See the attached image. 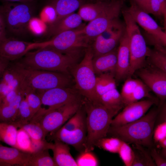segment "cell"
<instances>
[{
  "instance_id": "14",
  "label": "cell",
  "mask_w": 166,
  "mask_h": 166,
  "mask_svg": "<svg viewBox=\"0 0 166 166\" xmlns=\"http://www.w3.org/2000/svg\"><path fill=\"white\" fill-rule=\"evenodd\" d=\"M138 76L160 100L162 104L166 98V72L152 66L139 69Z\"/></svg>"
},
{
  "instance_id": "26",
  "label": "cell",
  "mask_w": 166,
  "mask_h": 166,
  "mask_svg": "<svg viewBox=\"0 0 166 166\" xmlns=\"http://www.w3.org/2000/svg\"><path fill=\"white\" fill-rule=\"evenodd\" d=\"M97 102L117 113L125 106L121 93L116 88L103 94L99 97Z\"/></svg>"
},
{
  "instance_id": "22",
  "label": "cell",
  "mask_w": 166,
  "mask_h": 166,
  "mask_svg": "<svg viewBox=\"0 0 166 166\" xmlns=\"http://www.w3.org/2000/svg\"><path fill=\"white\" fill-rule=\"evenodd\" d=\"M82 20L78 14L74 13L56 19L51 23L50 33L54 36L62 32L77 28L81 25Z\"/></svg>"
},
{
  "instance_id": "43",
  "label": "cell",
  "mask_w": 166,
  "mask_h": 166,
  "mask_svg": "<svg viewBox=\"0 0 166 166\" xmlns=\"http://www.w3.org/2000/svg\"><path fill=\"white\" fill-rule=\"evenodd\" d=\"M43 12L46 17L48 21L51 23L56 19L57 15L53 6L49 2L43 8Z\"/></svg>"
},
{
  "instance_id": "2",
  "label": "cell",
  "mask_w": 166,
  "mask_h": 166,
  "mask_svg": "<svg viewBox=\"0 0 166 166\" xmlns=\"http://www.w3.org/2000/svg\"><path fill=\"white\" fill-rule=\"evenodd\" d=\"M79 54L64 53L49 48H40L28 51L18 61L32 69L70 75L71 70L77 64Z\"/></svg>"
},
{
  "instance_id": "51",
  "label": "cell",
  "mask_w": 166,
  "mask_h": 166,
  "mask_svg": "<svg viewBox=\"0 0 166 166\" xmlns=\"http://www.w3.org/2000/svg\"><path fill=\"white\" fill-rule=\"evenodd\" d=\"M0 166H10L8 164L3 163L0 161Z\"/></svg>"
},
{
  "instance_id": "8",
  "label": "cell",
  "mask_w": 166,
  "mask_h": 166,
  "mask_svg": "<svg viewBox=\"0 0 166 166\" xmlns=\"http://www.w3.org/2000/svg\"><path fill=\"white\" fill-rule=\"evenodd\" d=\"M93 54L91 46L86 48L84 57L71 70L74 88L83 97L96 102V75L92 65Z\"/></svg>"
},
{
  "instance_id": "42",
  "label": "cell",
  "mask_w": 166,
  "mask_h": 166,
  "mask_svg": "<svg viewBox=\"0 0 166 166\" xmlns=\"http://www.w3.org/2000/svg\"><path fill=\"white\" fill-rule=\"evenodd\" d=\"M150 155L156 166H166L165 158L155 148H151Z\"/></svg>"
},
{
  "instance_id": "38",
  "label": "cell",
  "mask_w": 166,
  "mask_h": 166,
  "mask_svg": "<svg viewBox=\"0 0 166 166\" xmlns=\"http://www.w3.org/2000/svg\"><path fill=\"white\" fill-rule=\"evenodd\" d=\"M92 151L80 152L76 160L77 166H97L98 160Z\"/></svg>"
},
{
  "instance_id": "50",
  "label": "cell",
  "mask_w": 166,
  "mask_h": 166,
  "mask_svg": "<svg viewBox=\"0 0 166 166\" xmlns=\"http://www.w3.org/2000/svg\"><path fill=\"white\" fill-rule=\"evenodd\" d=\"M2 3L5 2L26 3L38 1V0H0Z\"/></svg>"
},
{
  "instance_id": "41",
  "label": "cell",
  "mask_w": 166,
  "mask_h": 166,
  "mask_svg": "<svg viewBox=\"0 0 166 166\" xmlns=\"http://www.w3.org/2000/svg\"><path fill=\"white\" fill-rule=\"evenodd\" d=\"M25 94L34 116L42 108V103L41 98L35 91H30Z\"/></svg>"
},
{
  "instance_id": "17",
  "label": "cell",
  "mask_w": 166,
  "mask_h": 166,
  "mask_svg": "<svg viewBox=\"0 0 166 166\" xmlns=\"http://www.w3.org/2000/svg\"><path fill=\"white\" fill-rule=\"evenodd\" d=\"M31 43L7 37L0 42V57L9 62L18 60L29 51Z\"/></svg>"
},
{
  "instance_id": "7",
  "label": "cell",
  "mask_w": 166,
  "mask_h": 166,
  "mask_svg": "<svg viewBox=\"0 0 166 166\" xmlns=\"http://www.w3.org/2000/svg\"><path fill=\"white\" fill-rule=\"evenodd\" d=\"M83 28L62 32L47 41L32 43L30 50L34 49L49 48L64 53H80L83 49L90 46L89 41L84 34Z\"/></svg>"
},
{
  "instance_id": "24",
  "label": "cell",
  "mask_w": 166,
  "mask_h": 166,
  "mask_svg": "<svg viewBox=\"0 0 166 166\" xmlns=\"http://www.w3.org/2000/svg\"><path fill=\"white\" fill-rule=\"evenodd\" d=\"M113 0H102L84 3L79 8L78 14L82 20L90 22L97 17L109 6Z\"/></svg>"
},
{
  "instance_id": "29",
  "label": "cell",
  "mask_w": 166,
  "mask_h": 166,
  "mask_svg": "<svg viewBox=\"0 0 166 166\" xmlns=\"http://www.w3.org/2000/svg\"><path fill=\"white\" fill-rule=\"evenodd\" d=\"M18 128L12 123L0 122V141L15 148Z\"/></svg>"
},
{
  "instance_id": "21",
  "label": "cell",
  "mask_w": 166,
  "mask_h": 166,
  "mask_svg": "<svg viewBox=\"0 0 166 166\" xmlns=\"http://www.w3.org/2000/svg\"><path fill=\"white\" fill-rule=\"evenodd\" d=\"M31 154L15 148L4 146L0 144V161L10 166H27Z\"/></svg>"
},
{
  "instance_id": "44",
  "label": "cell",
  "mask_w": 166,
  "mask_h": 166,
  "mask_svg": "<svg viewBox=\"0 0 166 166\" xmlns=\"http://www.w3.org/2000/svg\"><path fill=\"white\" fill-rule=\"evenodd\" d=\"M21 90L20 86L19 88L10 91L5 97L0 105L10 103L15 98Z\"/></svg>"
},
{
  "instance_id": "31",
  "label": "cell",
  "mask_w": 166,
  "mask_h": 166,
  "mask_svg": "<svg viewBox=\"0 0 166 166\" xmlns=\"http://www.w3.org/2000/svg\"><path fill=\"white\" fill-rule=\"evenodd\" d=\"M27 166H57L49 150H45L31 154Z\"/></svg>"
},
{
  "instance_id": "35",
  "label": "cell",
  "mask_w": 166,
  "mask_h": 166,
  "mask_svg": "<svg viewBox=\"0 0 166 166\" xmlns=\"http://www.w3.org/2000/svg\"><path fill=\"white\" fill-rule=\"evenodd\" d=\"M15 148L24 152L33 153L31 139L27 132L21 128L17 130Z\"/></svg>"
},
{
  "instance_id": "9",
  "label": "cell",
  "mask_w": 166,
  "mask_h": 166,
  "mask_svg": "<svg viewBox=\"0 0 166 166\" xmlns=\"http://www.w3.org/2000/svg\"><path fill=\"white\" fill-rule=\"evenodd\" d=\"M136 22L145 31L146 42L150 45H166V33L149 15L132 1L130 7L126 9Z\"/></svg>"
},
{
  "instance_id": "47",
  "label": "cell",
  "mask_w": 166,
  "mask_h": 166,
  "mask_svg": "<svg viewBox=\"0 0 166 166\" xmlns=\"http://www.w3.org/2000/svg\"><path fill=\"white\" fill-rule=\"evenodd\" d=\"M7 88V84L2 80L0 82V105L5 97L8 93Z\"/></svg>"
},
{
  "instance_id": "52",
  "label": "cell",
  "mask_w": 166,
  "mask_h": 166,
  "mask_svg": "<svg viewBox=\"0 0 166 166\" xmlns=\"http://www.w3.org/2000/svg\"><path fill=\"white\" fill-rule=\"evenodd\" d=\"M2 9V5L0 4V12H1Z\"/></svg>"
},
{
  "instance_id": "45",
  "label": "cell",
  "mask_w": 166,
  "mask_h": 166,
  "mask_svg": "<svg viewBox=\"0 0 166 166\" xmlns=\"http://www.w3.org/2000/svg\"><path fill=\"white\" fill-rule=\"evenodd\" d=\"M7 38L6 27L3 14L0 12V42Z\"/></svg>"
},
{
  "instance_id": "53",
  "label": "cell",
  "mask_w": 166,
  "mask_h": 166,
  "mask_svg": "<svg viewBox=\"0 0 166 166\" xmlns=\"http://www.w3.org/2000/svg\"><path fill=\"white\" fill-rule=\"evenodd\" d=\"M91 1H94V2H97V1H100V0H90Z\"/></svg>"
},
{
  "instance_id": "18",
  "label": "cell",
  "mask_w": 166,
  "mask_h": 166,
  "mask_svg": "<svg viewBox=\"0 0 166 166\" xmlns=\"http://www.w3.org/2000/svg\"><path fill=\"white\" fill-rule=\"evenodd\" d=\"M53 133L54 140H59L71 145L80 152L85 151L87 135L86 120L72 131L66 132L59 128Z\"/></svg>"
},
{
  "instance_id": "27",
  "label": "cell",
  "mask_w": 166,
  "mask_h": 166,
  "mask_svg": "<svg viewBox=\"0 0 166 166\" xmlns=\"http://www.w3.org/2000/svg\"><path fill=\"white\" fill-rule=\"evenodd\" d=\"M116 88V79L113 73L109 72L96 76L95 102H97L99 97L103 94Z\"/></svg>"
},
{
  "instance_id": "4",
  "label": "cell",
  "mask_w": 166,
  "mask_h": 166,
  "mask_svg": "<svg viewBox=\"0 0 166 166\" xmlns=\"http://www.w3.org/2000/svg\"><path fill=\"white\" fill-rule=\"evenodd\" d=\"M38 1L26 3L3 2L7 37L25 41L30 34V22L38 7Z\"/></svg>"
},
{
  "instance_id": "11",
  "label": "cell",
  "mask_w": 166,
  "mask_h": 166,
  "mask_svg": "<svg viewBox=\"0 0 166 166\" xmlns=\"http://www.w3.org/2000/svg\"><path fill=\"white\" fill-rule=\"evenodd\" d=\"M36 92L41 98L42 105L49 107L41 110L42 115L65 105L81 101L83 98L74 87H57Z\"/></svg>"
},
{
  "instance_id": "16",
  "label": "cell",
  "mask_w": 166,
  "mask_h": 166,
  "mask_svg": "<svg viewBox=\"0 0 166 166\" xmlns=\"http://www.w3.org/2000/svg\"><path fill=\"white\" fill-rule=\"evenodd\" d=\"M150 90L142 81L131 77L125 80L121 94L125 106L145 97L155 100L150 94Z\"/></svg>"
},
{
  "instance_id": "46",
  "label": "cell",
  "mask_w": 166,
  "mask_h": 166,
  "mask_svg": "<svg viewBox=\"0 0 166 166\" xmlns=\"http://www.w3.org/2000/svg\"><path fill=\"white\" fill-rule=\"evenodd\" d=\"M2 80L8 84L15 78L16 76L9 69L7 68L2 74Z\"/></svg>"
},
{
  "instance_id": "5",
  "label": "cell",
  "mask_w": 166,
  "mask_h": 166,
  "mask_svg": "<svg viewBox=\"0 0 166 166\" xmlns=\"http://www.w3.org/2000/svg\"><path fill=\"white\" fill-rule=\"evenodd\" d=\"M159 108H154L140 119L121 126L109 128L108 134L128 143L151 148L153 133Z\"/></svg>"
},
{
  "instance_id": "39",
  "label": "cell",
  "mask_w": 166,
  "mask_h": 166,
  "mask_svg": "<svg viewBox=\"0 0 166 166\" xmlns=\"http://www.w3.org/2000/svg\"><path fill=\"white\" fill-rule=\"evenodd\" d=\"M118 153L125 166H132L134 158V152L127 143L122 140Z\"/></svg>"
},
{
  "instance_id": "3",
  "label": "cell",
  "mask_w": 166,
  "mask_h": 166,
  "mask_svg": "<svg viewBox=\"0 0 166 166\" xmlns=\"http://www.w3.org/2000/svg\"><path fill=\"white\" fill-rule=\"evenodd\" d=\"M82 105L86 114L87 135L85 151H93L98 141L106 137L113 117L117 113L99 102L84 97Z\"/></svg>"
},
{
  "instance_id": "12",
  "label": "cell",
  "mask_w": 166,
  "mask_h": 166,
  "mask_svg": "<svg viewBox=\"0 0 166 166\" xmlns=\"http://www.w3.org/2000/svg\"><path fill=\"white\" fill-rule=\"evenodd\" d=\"M124 1L113 0L105 10L84 27V34L89 40H94L119 20V17L123 8Z\"/></svg>"
},
{
  "instance_id": "6",
  "label": "cell",
  "mask_w": 166,
  "mask_h": 166,
  "mask_svg": "<svg viewBox=\"0 0 166 166\" xmlns=\"http://www.w3.org/2000/svg\"><path fill=\"white\" fill-rule=\"evenodd\" d=\"M128 39L130 54V68L128 77L144 67L148 48L137 24L126 9L121 10Z\"/></svg>"
},
{
  "instance_id": "48",
  "label": "cell",
  "mask_w": 166,
  "mask_h": 166,
  "mask_svg": "<svg viewBox=\"0 0 166 166\" xmlns=\"http://www.w3.org/2000/svg\"><path fill=\"white\" fill-rule=\"evenodd\" d=\"M150 0H133L132 1L140 8L148 13V8Z\"/></svg>"
},
{
  "instance_id": "13",
  "label": "cell",
  "mask_w": 166,
  "mask_h": 166,
  "mask_svg": "<svg viewBox=\"0 0 166 166\" xmlns=\"http://www.w3.org/2000/svg\"><path fill=\"white\" fill-rule=\"evenodd\" d=\"M125 30V25L119 22L96 37L91 46L93 57L109 52L117 48Z\"/></svg>"
},
{
  "instance_id": "32",
  "label": "cell",
  "mask_w": 166,
  "mask_h": 166,
  "mask_svg": "<svg viewBox=\"0 0 166 166\" xmlns=\"http://www.w3.org/2000/svg\"><path fill=\"white\" fill-rule=\"evenodd\" d=\"M33 117L25 95L18 107L16 119L12 123L19 128L22 125L30 122Z\"/></svg>"
},
{
  "instance_id": "37",
  "label": "cell",
  "mask_w": 166,
  "mask_h": 166,
  "mask_svg": "<svg viewBox=\"0 0 166 166\" xmlns=\"http://www.w3.org/2000/svg\"><path fill=\"white\" fill-rule=\"evenodd\" d=\"M148 13L151 14L159 18H162L166 26V0H150Z\"/></svg>"
},
{
  "instance_id": "34",
  "label": "cell",
  "mask_w": 166,
  "mask_h": 166,
  "mask_svg": "<svg viewBox=\"0 0 166 166\" xmlns=\"http://www.w3.org/2000/svg\"><path fill=\"white\" fill-rule=\"evenodd\" d=\"M20 128L27 132L31 141H38L45 140L47 135L40 124L36 122L30 121L19 128Z\"/></svg>"
},
{
  "instance_id": "36",
  "label": "cell",
  "mask_w": 166,
  "mask_h": 166,
  "mask_svg": "<svg viewBox=\"0 0 166 166\" xmlns=\"http://www.w3.org/2000/svg\"><path fill=\"white\" fill-rule=\"evenodd\" d=\"M122 142V140L117 137H105L98 141L95 146L111 153H118Z\"/></svg>"
},
{
  "instance_id": "33",
  "label": "cell",
  "mask_w": 166,
  "mask_h": 166,
  "mask_svg": "<svg viewBox=\"0 0 166 166\" xmlns=\"http://www.w3.org/2000/svg\"><path fill=\"white\" fill-rule=\"evenodd\" d=\"M134 150L135 156L132 166H156L150 152L142 148V146L136 144Z\"/></svg>"
},
{
  "instance_id": "30",
  "label": "cell",
  "mask_w": 166,
  "mask_h": 166,
  "mask_svg": "<svg viewBox=\"0 0 166 166\" xmlns=\"http://www.w3.org/2000/svg\"><path fill=\"white\" fill-rule=\"evenodd\" d=\"M161 119L154 126L153 133V144H156L160 140L166 138V105L165 102L161 105L158 113Z\"/></svg>"
},
{
  "instance_id": "40",
  "label": "cell",
  "mask_w": 166,
  "mask_h": 166,
  "mask_svg": "<svg viewBox=\"0 0 166 166\" xmlns=\"http://www.w3.org/2000/svg\"><path fill=\"white\" fill-rule=\"evenodd\" d=\"M18 110L9 104L0 105V121L13 123L16 119Z\"/></svg>"
},
{
  "instance_id": "19",
  "label": "cell",
  "mask_w": 166,
  "mask_h": 166,
  "mask_svg": "<svg viewBox=\"0 0 166 166\" xmlns=\"http://www.w3.org/2000/svg\"><path fill=\"white\" fill-rule=\"evenodd\" d=\"M130 62L128 39L125 28L117 48V60L114 75L115 79L121 81L128 77Z\"/></svg>"
},
{
  "instance_id": "10",
  "label": "cell",
  "mask_w": 166,
  "mask_h": 166,
  "mask_svg": "<svg viewBox=\"0 0 166 166\" xmlns=\"http://www.w3.org/2000/svg\"><path fill=\"white\" fill-rule=\"evenodd\" d=\"M82 101L65 105L42 115H35L31 121L38 123L47 135L49 132L53 133L76 113L82 105Z\"/></svg>"
},
{
  "instance_id": "15",
  "label": "cell",
  "mask_w": 166,
  "mask_h": 166,
  "mask_svg": "<svg viewBox=\"0 0 166 166\" xmlns=\"http://www.w3.org/2000/svg\"><path fill=\"white\" fill-rule=\"evenodd\" d=\"M155 103V100L150 99L138 101L125 105L122 111L113 119L110 126H121L140 119Z\"/></svg>"
},
{
  "instance_id": "20",
  "label": "cell",
  "mask_w": 166,
  "mask_h": 166,
  "mask_svg": "<svg viewBox=\"0 0 166 166\" xmlns=\"http://www.w3.org/2000/svg\"><path fill=\"white\" fill-rule=\"evenodd\" d=\"M117 47L109 52L93 57L92 65L96 75L109 72L114 74L117 63Z\"/></svg>"
},
{
  "instance_id": "25",
  "label": "cell",
  "mask_w": 166,
  "mask_h": 166,
  "mask_svg": "<svg viewBox=\"0 0 166 166\" xmlns=\"http://www.w3.org/2000/svg\"><path fill=\"white\" fill-rule=\"evenodd\" d=\"M49 3L55 8L57 15L56 19H57L73 13L85 3V1L84 0H50Z\"/></svg>"
},
{
  "instance_id": "49",
  "label": "cell",
  "mask_w": 166,
  "mask_h": 166,
  "mask_svg": "<svg viewBox=\"0 0 166 166\" xmlns=\"http://www.w3.org/2000/svg\"><path fill=\"white\" fill-rule=\"evenodd\" d=\"M9 61L0 57V77L8 68Z\"/></svg>"
},
{
  "instance_id": "28",
  "label": "cell",
  "mask_w": 166,
  "mask_h": 166,
  "mask_svg": "<svg viewBox=\"0 0 166 166\" xmlns=\"http://www.w3.org/2000/svg\"><path fill=\"white\" fill-rule=\"evenodd\" d=\"M147 58L153 67L166 72V50L165 47L154 46L152 49L148 48Z\"/></svg>"
},
{
  "instance_id": "23",
  "label": "cell",
  "mask_w": 166,
  "mask_h": 166,
  "mask_svg": "<svg viewBox=\"0 0 166 166\" xmlns=\"http://www.w3.org/2000/svg\"><path fill=\"white\" fill-rule=\"evenodd\" d=\"M51 150L53 158L57 166H77L76 160L70 153L68 145L59 140L54 139Z\"/></svg>"
},
{
  "instance_id": "1",
  "label": "cell",
  "mask_w": 166,
  "mask_h": 166,
  "mask_svg": "<svg viewBox=\"0 0 166 166\" xmlns=\"http://www.w3.org/2000/svg\"><path fill=\"white\" fill-rule=\"evenodd\" d=\"M10 69L18 78L21 87L26 93L57 87H71L73 81L70 75L32 69L18 61Z\"/></svg>"
}]
</instances>
